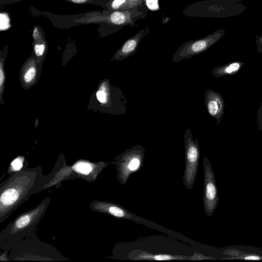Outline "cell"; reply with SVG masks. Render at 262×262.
Masks as SVG:
<instances>
[{"label": "cell", "instance_id": "cell-1", "mask_svg": "<svg viewBox=\"0 0 262 262\" xmlns=\"http://www.w3.org/2000/svg\"><path fill=\"white\" fill-rule=\"evenodd\" d=\"M53 177V170L44 176L40 166L26 167L11 174L0 185V223L9 217L31 195L43 190Z\"/></svg>", "mask_w": 262, "mask_h": 262}, {"label": "cell", "instance_id": "cell-2", "mask_svg": "<svg viewBox=\"0 0 262 262\" xmlns=\"http://www.w3.org/2000/svg\"><path fill=\"white\" fill-rule=\"evenodd\" d=\"M51 199L47 197L36 207L17 216L0 233L1 247L11 249L20 240L31 236L45 214Z\"/></svg>", "mask_w": 262, "mask_h": 262}, {"label": "cell", "instance_id": "cell-3", "mask_svg": "<svg viewBox=\"0 0 262 262\" xmlns=\"http://www.w3.org/2000/svg\"><path fill=\"white\" fill-rule=\"evenodd\" d=\"M108 164V163L104 162L92 163L88 161L80 160L72 166H68L65 164L57 165L53 170V178L46 185L44 190L60 184L63 181L75 178H80L89 182L94 181Z\"/></svg>", "mask_w": 262, "mask_h": 262}, {"label": "cell", "instance_id": "cell-4", "mask_svg": "<svg viewBox=\"0 0 262 262\" xmlns=\"http://www.w3.org/2000/svg\"><path fill=\"white\" fill-rule=\"evenodd\" d=\"M145 155L144 147L142 145L138 144L117 156L115 161L111 163L116 166V177L121 185H125L130 176L140 169L143 164Z\"/></svg>", "mask_w": 262, "mask_h": 262}, {"label": "cell", "instance_id": "cell-5", "mask_svg": "<svg viewBox=\"0 0 262 262\" xmlns=\"http://www.w3.org/2000/svg\"><path fill=\"white\" fill-rule=\"evenodd\" d=\"M185 146V169L183 182L188 189H192L196 178L198 171L200 150L197 139H193L190 129L188 127L184 136Z\"/></svg>", "mask_w": 262, "mask_h": 262}, {"label": "cell", "instance_id": "cell-6", "mask_svg": "<svg viewBox=\"0 0 262 262\" xmlns=\"http://www.w3.org/2000/svg\"><path fill=\"white\" fill-rule=\"evenodd\" d=\"M196 5L197 16L200 17L225 18L238 15L247 7L239 2L227 0H207L198 2Z\"/></svg>", "mask_w": 262, "mask_h": 262}, {"label": "cell", "instance_id": "cell-7", "mask_svg": "<svg viewBox=\"0 0 262 262\" xmlns=\"http://www.w3.org/2000/svg\"><path fill=\"white\" fill-rule=\"evenodd\" d=\"M225 32V30L220 29L203 38L185 42L173 54L172 62H179L206 51L222 38Z\"/></svg>", "mask_w": 262, "mask_h": 262}, {"label": "cell", "instance_id": "cell-8", "mask_svg": "<svg viewBox=\"0 0 262 262\" xmlns=\"http://www.w3.org/2000/svg\"><path fill=\"white\" fill-rule=\"evenodd\" d=\"M204 171L203 207L205 214L211 216L214 213L219 201L217 187L214 173L208 158L203 160Z\"/></svg>", "mask_w": 262, "mask_h": 262}, {"label": "cell", "instance_id": "cell-9", "mask_svg": "<svg viewBox=\"0 0 262 262\" xmlns=\"http://www.w3.org/2000/svg\"><path fill=\"white\" fill-rule=\"evenodd\" d=\"M90 207L93 211L105 213L116 218L130 220L140 224H145V221L143 219L116 203L103 201H94L90 204Z\"/></svg>", "mask_w": 262, "mask_h": 262}, {"label": "cell", "instance_id": "cell-10", "mask_svg": "<svg viewBox=\"0 0 262 262\" xmlns=\"http://www.w3.org/2000/svg\"><path fill=\"white\" fill-rule=\"evenodd\" d=\"M147 12L145 4L133 8L114 11L106 17V20L112 25L133 27L140 18H144Z\"/></svg>", "mask_w": 262, "mask_h": 262}, {"label": "cell", "instance_id": "cell-11", "mask_svg": "<svg viewBox=\"0 0 262 262\" xmlns=\"http://www.w3.org/2000/svg\"><path fill=\"white\" fill-rule=\"evenodd\" d=\"M204 96V104L208 113L216 120L219 125L224 113V100L219 93L210 89L205 90Z\"/></svg>", "mask_w": 262, "mask_h": 262}, {"label": "cell", "instance_id": "cell-12", "mask_svg": "<svg viewBox=\"0 0 262 262\" xmlns=\"http://www.w3.org/2000/svg\"><path fill=\"white\" fill-rule=\"evenodd\" d=\"M148 32L149 28H145L127 39L116 52L112 60H122L134 54L136 52L142 39Z\"/></svg>", "mask_w": 262, "mask_h": 262}, {"label": "cell", "instance_id": "cell-13", "mask_svg": "<svg viewBox=\"0 0 262 262\" xmlns=\"http://www.w3.org/2000/svg\"><path fill=\"white\" fill-rule=\"evenodd\" d=\"M132 260H190V256L177 255L167 254H154L141 250L131 251L127 256Z\"/></svg>", "mask_w": 262, "mask_h": 262}, {"label": "cell", "instance_id": "cell-14", "mask_svg": "<svg viewBox=\"0 0 262 262\" xmlns=\"http://www.w3.org/2000/svg\"><path fill=\"white\" fill-rule=\"evenodd\" d=\"M245 63L236 61L214 67L211 71V75L215 78L225 76H232L236 74Z\"/></svg>", "mask_w": 262, "mask_h": 262}, {"label": "cell", "instance_id": "cell-15", "mask_svg": "<svg viewBox=\"0 0 262 262\" xmlns=\"http://www.w3.org/2000/svg\"><path fill=\"white\" fill-rule=\"evenodd\" d=\"M145 0H112L109 3L111 11L126 10L142 5Z\"/></svg>", "mask_w": 262, "mask_h": 262}, {"label": "cell", "instance_id": "cell-16", "mask_svg": "<svg viewBox=\"0 0 262 262\" xmlns=\"http://www.w3.org/2000/svg\"><path fill=\"white\" fill-rule=\"evenodd\" d=\"M109 89V83L105 81L101 84L99 89L97 91L96 97L100 103L107 104Z\"/></svg>", "mask_w": 262, "mask_h": 262}, {"label": "cell", "instance_id": "cell-17", "mask_svg": "<svg viewBox=\"0 0 262 262\" xmlns=\"http://www.w3.org/2000/svg\"><path fill=\"white\" fill-rule=\"evenodd\" d=\"M25 159L23 157H18L14 159L11 163L9 169L8 170L9 174H12L17 172L23 168L27 167V166H24V162Z\"/></svg>", "mask_w": 262, "mask_h": 262}, {"label": "cell", "instance_id": "cell-18", "mask_svg": "<svg viewBox=\"0 0 262 262\" xmlns=\"http://www.w3.org/2000/svg\"><path fill=\"white\" fill-rule=\"evenodd\" d=\"M36 74L35 67L32 66L29 68L24 75V80L26 83L31 82L35 78Z\"/></svg>", "mask_w": 262, "mask_h": 262}, {"label": "cell", "instance_id": "cell-19", "mask_svg": "<svg viewBox=\"0 0 262 262\" xmlns=\"http://www.w3.org/2000/svg\"><path fill=\"white\" fill-rule=\"evenodd\" d=\"M225 259H244V260H262V256L257 255L256 254H244L242 256H238L236 257H227Z\"/></svg>", "mask_w": 262, "mask_h": 262}, {"label": "cell", "instance_id": "cell-20", "mask_svg": "<svg viewBox=\"0 0 262 262\" xmlns=\"http://www.w3.org/2000/svg\"><path fill=\"white\" fill-rule=\"evenodd\" d=\"M145 4L147 8L152 11L159 10L158 0H145Z\"/></svg>", "mask_w": 262, "mask_h": 262}, {"label": "cell", "instance_id": "cell-21", "mask_svg": "<svg viewBox=\"0 0 262 262\" xmlns=\"http://www.w3.org/2000/svg\"><path fill=\"white\" fill-rule=\"evenodd\" d=\"M256 121L258 129L262 130V102L257 112Z\"/></svg>", "mask_w": 262, "mask_h": 262}, {"label": "cell", "instance_id": "cell-22", "mask_svg": "<svg viewBox=\"0 0 262 262\" xmlns=\"http://www.w3.org/2000/svg\"><path fill=\"white\" fill-rule=\"evenodd\" d=\"M204 259H214L211 257L206 256L203 254L194 253L191 256H190V260H204Z\"/></svg>", "mask_w": 262, "mask_h": 262}, {"label": "cell", "instance_id": "cell-23", "mask_svg": "<svg viewBox=\"0 0 262 262\" xmlns=\"http://www.w3.org/2000/svg\"><path fill=\"white\" fill-rule=\"evenodd\" d=\"M45 45L43 44H36L34 47V51L37 56H41L45 51Z\"/></svg>", "mask_w": 262, "mask_h": 262}, {"label": "cell", "instance_id": "cell-24", "mask_svg": "<svg viewBox=\"0 0 262 262\" xmlns=\"http://www.w3.org/2000/svg\"><path fill=\"white\" fill-rule=\"evenodd\" d=\"M255 44L257 47V52L262 53V33L260 35H256Z\"/></svg>", "mask_w": 262, "mask_h": 262}, {"label": "cell", "instance_id": "cell-25", "mask_svg": "<svg viewBox=\"0 0 262 262\" xmlns=\"http://www.w3.org/2000/svg\"><path fill=\"white\" fill-rule=\"evenodd\" d=\"M5 81V74H4V71L3 69V63L1 62V66H0V92L1 94L2 95V91H3V84Z\"/></svg>", "mask_w": 262, "mask_h": 262}, {"label": "cell", "instance_id": "cell-26", "mask_svg": "<svg viewBox=\"0 0 262 262\" xmlns=\"http://www.w3.org/2000/svg\"><path fill=\"white\" fill-rule=\"evenodd\" d=\"M72 2L75 3H83L85 2L86 0H71Z\"/></svg>", "mask_w": 262, "mask_h": 262}, {"label": "cell", "instance_id": "cell-27", "mask_svg": "<svg viewBox=\"0 0 262 262\" xmlns=\"http://www.w3.org/2000/svg\"><path fill=\"white\" fill-rule=\"evenodd\" d=\"M227 1H232V2H239L243 1V0H227Z\"/></svg>", "mask_w": 262, "mask_h": 262}]
</instances>
